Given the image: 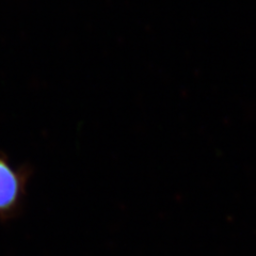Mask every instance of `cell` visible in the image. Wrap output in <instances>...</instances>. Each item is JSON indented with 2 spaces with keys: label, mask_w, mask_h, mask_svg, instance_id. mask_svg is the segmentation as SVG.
I'll list each match as a JSON object with an SVG mask.
<instances>
[{
  "label": "cell",
  "mask_w": 256,
  "mask_h": 256,
  "mask_svg": "<svg viewBox=\"0 0 256 256\" xmlns=\"http://www.w3.org/2000/svg\"><path fill=\"white\" fill-rule=\"evenodd\" d=\"M22 191L20 176L0 157V214H8L18 205Z\"/></svg>",
  "instance_id": "cell-1"
}]
</instances>
